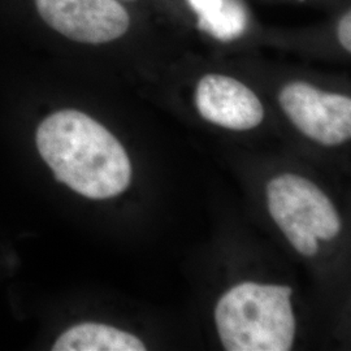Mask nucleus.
I'll list each match as a JSON object with an SVG mask.
<instances>
[{
    "instance_id": "obj_8",
    "label": "nucleus",
    "mask_w": 351,
    "mask_h": 351,
    "mask_svg": "<svg viewBox=\"0 0 351 351\" xmlns=\"http://www.w3.org/2000/svg\"><path fill=\"white\" fill-rule=\"evenodd\" d=\"M287 239L290 241V243L294 246V249L298 251L304 256H314L317 252L319 245H317V239L311 230L304 224H302L297 220H291L288 224L281 228Z\"/></svg>"
},
{
    "instance_id": "obj_6",
    "label": "nucleus",
    "mask_w": 351,
    "mask_h": 351,
    "mask_svg": "<svg viewBox=\"0 0 351 351\" xmlns=\"http://www.w3.org/2000/svg\"><path fill=\"white\" fill-rule=\"evenodd\" d=\"M55 351H145L146 345L136 336L113 326L80 324L63 333L52 348Z\"/></svg>"
},
{
    "instance_id": "obj_1",
    "label": "nucleus",
    "mask_w": 351,
    "mask_h": 351,
    "mask_svg": "<svg viewBox=\"0 0 351 351\" xmlns=\"http://www.w3.org/2000/svg\"><path fill=\"white\" fill-rule=\"evenodd\" d=\"M37 146L55 178L86 198H112L130 184L125 149L85 113L63 110L49 116L38 128Z\"/></svg>"
},
{
    "instance_id": "obj_2",
    "label": "nucleus",
    "mask_w": 351,
    "mask_h": 351,
    "mask_svg": "<svg viewBox=\"0 0 351 351\" xmlns=\"http://www.w3.org/2000/svg\"><path fill=\"white\" fill-rule=\"evenodd\" d=\"M285 285L242 282L226 293L215 308V322L228 351H288L295 319Z\"/></svg>"
},
{
    "instance_id": "obj_9",
    "label": "nucleus",
    "mask_w": 351,
    "mask_h": 351,
    "mask_svg": "<svg viewBox=\"0 0 351 351\" xmlns=\"http://www.w3.org/2000/svg\"><path fill=\"white\" fill-rule=\"evenodd\" d=\"M339 42L342 47L348 52L351 51V13H345L342 19L339 20V27H337Z\"/></svg>"
},
{
    "instance_id": "obj_7",
    "label": "nucleus",
    "mask_w": 351,
    "mask_h": 351,
    "mask_svg": "<svg viewBox=\"0 0 351 351\" xmlns=\"http://www.w3.org/2000/svg\"><path fill=\"white\" fill-rule=\"evenodd\" d=\"M198 14V27L213 38L229 42L245 33L247 13L239 0H188Z\"/></svg>"
},
{
    "instance_id": "obj_3",
    "label": "nucleus",
    "mask_w": 351,
    "mask_h": 351,
    "mask_svg": "<svg viewBox=\"0 0 351 351\" xmlns=\"http://www.w3.org/2000/svg\"><path fill=\"white\" fill-rule=\"evenodd\" d=\"M278 101L302 133L324 146H339L351 137V99L326 93L307 82H290Z\"/></svg>"
},
{
    "instance_id": "obj_4",
    "label": "nucleus",
    "mask_w": 351,
    "mask_h": 351,
    "mask_svg": "<svg viewBox=\"0 0 351 351\" xmlns=\"http://www.w3.org/2000/svg\"><path fill=\"white\" fill-rule=\"evenodd\" d=\"M38 12L66 38L101 45L123 37L130 17L117 0H36Z\"/></svg>"
},
{
    "instance_id": "obj_5",
    "label": "nucleus",
    "mask_w": 351,
    "mask_h": 351,
    "mask_svg": "<svg viewBox=\"0 0 351 351\" xmlns=\"http://www.w3.org/2000/svg\"><path fill=\"white\" fill-rule=\"evenodd\" d=\"M195 106L204 120L232 130H250L263 121V106L255 93L228 75L201 78Z\"/></svg>"
}]
</instances>
